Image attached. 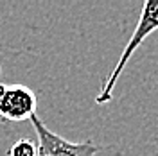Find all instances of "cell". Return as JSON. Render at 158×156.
<instances>
[{"label": "cell", "instance_id": "1", "mask_svg": "<svg viewBox=\"0 0 158 156\" xmlns=\"http://www.w3.org/2000/svg\"><path fill=\"white\" fill-rule=\"evenodd\" d=\"M156 29H158V0H146L144 6H142V13H140L138 23H137V27H135V31H133V36L128 41L126 49L122 50V54H120V58H118L113 72L108 76V79H104V83L101 86V93L95 99L97 104H104V102L111 101L113 88L117 84V81L120 77L124 67L128 65L129 59L133 58V54L137 52L138 47L144 43V39L148 38L149 34H153Z\"/></svg>", "mask_w": 158, "mask_h": 156}, {"label": "cell", "instance_id": "2", "mask_svg": "<svg viewBox=\"0 0 158 156\" xmlns=\"http://www.w3.org/2000/svg\"><path fill=\"white\" fill-rule=\"evenodd\" d=\"M31 122L38 137V156H97L101 151V146L94 144L92 140L70 142L56 135L41 122V118H38V115H32Z\"/></svg>", "mask_w": 158, "mask_h": 156}, {"label": "cell", "instance_id": "3", "mask_svg": "<svg viewBox=\"0 0 158 156\" xmlns=\"http://www.w3.org/2000/svg\"><path fill=\"white\" fill-rule=\"evenodd\" d=\"M36 115V93L23 84L0 83V120L22 122Z\"/></svg>", "mask_w": 158, "mask_h": 156}, {"label": "cell", "instance_id": "4", "mask_svg": "<svg viewBox=\"0 0 158 156\" xmlns=\"http://www.w3.org/2000/svg\"><path fill=\"white\" fill-rule=\"evenodd\" d=\"M9 156H38V146L31 138H18L7 151Z\"/></svg>", "mask_w": 158, "mask_h": 156}, {"label": "cell", "instance_id": "5", "mask_svg": "<svg viewBox=\"0 0 158 156\" xmlns=\"http://www.w3.org/2000/svg\"><path fill=\"white\" fill-rule=\"evenodd\" d=\"M0 74H2V68H0Z\"/></svg>", "mask_w": 158, "mask_h": 156}]
</instances>
